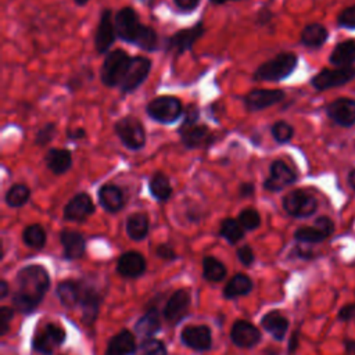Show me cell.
<instances>
[{
    "instance_id": "61",
    "label": "cell",
    "mask_w": 355,
    "mask_h": 355,
    "mask_svg": "<svg viewBox=\"0 0 355 355\" xmlns=\"http://www.w3.org/2000/svg\"><path fill=\"white\" fill-rule=\"evenodd\" d=\"M73 1H75V4H76V6H85L89 0H73Z\"/></svg>"
},
{
    "instance_id": "28",
    "label": "cell",
    "mask_w": 355,
    "mask_h": 355,
    "mask_svg": "<svg viewBox=\"0 0 355 355\" xmlns=\"http://www.w3.org/2000/svg\"><path fill=\"white\" fill-rule=\"evenodd\" d=\"M136 341L135 336L129 330H122L115 334L105 349V355H130L136 351Z\"/></svg>"
},
{
    "instance_id": "10",
    "label": "cell",
    "mask_w": 355,
    "mask_h": 355,
    "mask_svg": "<svg viewBox=\"0 0 355 355\" xmlns=\"http://www.w3.org/2000/svg\"><path fill=\"white\" fill-rule=\"evenodd\" d=\"M205 29L202 21L197 22L191 28H184L178 32H175L171 37H168L166 43V51L173 53L176 57L186 53L187 50H191L194 43L202 37Z\"/></svg>"
},
{
    "instance_id": "21",
    "label": "cell",
    "mask_w": 355,
    "mask_h": 355,
    "mask_svg": "<svg viewBox=\"0 0 355 355\" xmlns=\"http://www.w3.org/2000/svg\"><path fill=\"white\" fill-rule=\"evenodd\" d=\"M116 270L123 277H137L146 270V259L137 251L123 252L118 259Z\"/></svg>"
},
{
    "instance_id": "46",
    "label": "cell",
    "mask_w": 355,
    "mask_h": 355,
    "mask_svg": "<svg viewBox=\"0 0 355 355\" xmlns=\"http://www.w3.org/2000/svg\"><path fill=\"white\" fill-rule=\"evenodd\" d=\"M313 225H316L319 229H322L326 234H329V236H331L333 233H334V230H336V225H334V222H333V219L330 218V216H327V215H320V216H318L316 219H315V223Z\"/></svg>"
},
{
    "instance_id": "6",
    "label": "cell",
    "mask_w": 355,
    "mask_h": 355,
    "mask_svg": "<svg viewBox=\"0 0 355 355\" xmlns=\"http://www.w3.org/2000/svg\"><path fill=\"white\" fill-rule=\"evenodd\" d=\"M283 209L293 218H309L318 211V200L313 194L295 189L288 191L282 200Z\"/></svg>"
},
{
    "instance_id": "49",
    "label": "cell",
    "mask_w": 355,
    "mask_h": 355,
    "mask_svg": "<svg viewBox=\"0 0 355 355\" xmlns=\"http://www.w3.org/2000/svg\"><path fill=\"white\" fill-rule=\"evenodd\" d=\"M237 258L244 266H250L254 262V252L250 245H243L237 250Z\"/></svg>"
},
{
    "instance_id": "52",
    "label": "cell",
    "mask_w": 355,
    "mask_h": 355,
    "mask_svg": "<svg viewBox=\"0 0 355 355\" xmlns=\"http://www.w3.org/2000/svg\"><path fill=\"white\" fill-rule=\"evenodd\" d=\"M173 3L176 8L180 10L182 12H190L197 8L200 0H173Z\"/></svg>"
},
{
    "instance_id": "11",
    "label": "cell",
    "mask_w": 355,
    "mask_h": 355,
    "mask_svg": "<svg viewBox=\"0 0 355 355\" xmlns=\"http://www.w3.org/2000/svg\"><path fill=\"white\" fill-rule=\"evenodd\" d=\"M151 69V60L143 55H136L132 58L130 65L125 73V78L121 83V93L128 94L135 92L148 76Z\"/></svg>"
},
{
    "instance_id": "41",
    "label": "cell",
    "mask_w": 355,
    "mask_h": 355,
    "mask_svg": "<svg viewBox=\"0 0 355 355\" xmlns=\"http://www.w3.org/2000/svg\"><path fill=\"white\" fill-rule=\"evenodd\" d=\"M270 133L277 143L284 144L293 139L294 128L286 121H276L270 128Z\"/></svg>"
},
{
    "instance_id": "9",
    "label": "cell",
    "mask_w": 355,
    "mask_h": 355,
    "mask_svg": "<svg viewBox=\"0 0 355 355\" xmlns=\"http://www.w3.org/2000/svg\"><path fill=\"white\" fill-rule=\"evenodd\" d=\"M65 340V331L61 326L54 323H47L42 330H39L33 340L32 348L43 355H51L57 347Z\"/></svg>"
},
{
    "instance_id": "23",
    "label": "cell",
    "mask_w": 355,
    "mask_h": 355,
    "mask_svg": "<svg viewBox=\"0 0 355 355\" xmlns=\"http://www.w3.org/2000/svg\"><path fill=\"white\" fill-rule=\"evenodd\" d=\"M329 62L337 68L352 67L355 62V40L347 39L337 43L329 55Z\"/></svg>"
},
{
    "instance_id": "22",
    "label": "cell",
    "mask_w": 355,
    "mask_h": 355,
    "mask_svg": "<svg viewBox=\"0 0 355 355\" xmlns=\"http://www.w3.org/2000/svg\"><path fill=\"white\" fill-rule=\"evenodd\" d=\"M44 164L54 175H64L72 165V154L67 148L53 147L47 150L44 155Z\"/></svg>"
},
{
    "instance_id": "42",
    "label": "cell",
    "mask_w": 355,
    "mask_h": 355,
    "mask_svg": "<svg viewBox=\"0 0 355 355\" xmlns=\"http://www.w3.org/2000/svg\"><path fill=\"white\" fill-rule=\"evenodd\" d=\"M239 223L243 226L244 230H254L261 225V216L257 209L245 208L239 214Z\"/></svg>"
},
{
    "instance_id": "53",
    "label": "cell",
    "mask_w": 355,
    "mask_h": 355,
    "mask_svg": "<svg viewBox=\"0 0 355 355\" xmlns=\"http://www.w3.org/2000/svg\"><path fill=\"white\" fill-rule=\"evenodd\" d=\"M293 254H294L297 258H301V259H312V258H315V252H313L311 248H306L305 244L297 245V247L293 250Z\"/></svg>"
},
{
    "instance_id": "1",
    "label": "cell",
    "mask_w": 355,
    "mask_h": 355,
    "mask_svg": "<svg viewBox=\"0 0 355 355\" xmlns=\"http://www.w3.org/2000/svg\"><path fill=\"white\" fill-rule=\"evenodd\" d=\"M50 286L47 270L40 265H28L17 275V290L12 297L14 306L24 313L32 312L43 300Z\"/></svg>"
},
{
    "instance_id": "50",
    "label": "cell",
    "mask_w": 355,
    "mask_h": 355,
    "mask_svg": "<svg viewBox=\"0 0 355 355\" xmlns=\"http://www.w3.org/2000/svg\"><path fill=\"white\" fill-rule=\"evenodd\" d=\"M257 24L259 25V26H263V25H266V24H269L270 21H272V18H273V12L269 10V7H266V6H263L258 12H257Z\"/></svg>"
},
{
    "instance_id": "31",
    "label": "cell",
    "mask_w": 355,
    "mask_h": 355,
    "mask_svg": "<svg viewBox=\"0 0 355 355\" xmlns=\"http://www.w3.org/2000/svg\"><path fill=\"white\" fill-rule=\"evenodd\" d=\"M251 290H252L251 279L244 273H237L225 286L223 295L225 298H237L248 294Z\"/></svg>"
},
{
    "instance_id": "45",
    "label": "cell",
    "mask_w": 355,
    "mask_h": 355,
    "mask_svg": "<svg viewBox=\"0 0 355 355\" xmlns=\"http://www.w3.org/2000/svg\"><path fill=\"white\" fill-rule=\"evenodd\" d=\"M337 319L338 322H343V323L355 320V302L344 304L337 312Z\"/></svg>"
},
{
    "instance_id": "2",
    "label": "cell",
    "mask_w": 355,
    "mask_h": 355,
    "mask_svg": "<svg viewBox=\"0 0 355 355\" xmlns=\"http://www.w3.org/2000/svg\"><path fill=\"white\" fill-rule=\"evenodd\" d=\"M115 28L118 37L126 43H132L146 51H155L158 49L157 32L151 26L141 24L132 7H123L116 12Z\"/></svg>"
},
{
    "instance_id": "55",
    "label": "cell",
    "mask_w": 355,
    "mask_h": 355,
    "mask_svg": "<svg viewBox=\"0 0 355 355\" xmlns=\"http://www.w3.org/2000/svg\"><path fill=\"white\" fill-rule=\"evenodd\" d=\"M254 191H255V187L252 183L245 182V183L240 184V189H239L240 197H251L254 194Z\"/></svg>"
},
{
    "instance_id": "7",
    "label": "cell",
    "mask_w": 355,
    "mask_h": 355,
    "mask_svg": "<svg viewBox=\"0 0 355 355\" xmlns=\"http://www.w3.org/2000/svg\"><path fill=\"white\" fill-rule=\"evenodd\" d=\"M114 130L121 143L129 150L136 151L146 144V130L141 122L133 115H126L116 121Z\"/></svg>"
},
{
    "instance_id": "25",
    "label": "cell",
    "mask_w": 355,
    "mask_h": 355,
    "mask_svg": "<svg viewBox=\"0 0 355 355\" xmlns=\"http://www.w3.org/2000/svg\"><path fill=\"white\" fill-rule=\"evenodd\" d=\"M100 205L108 212H118L123 208L125 197L122 190L115 184H103L98 190Z\"/></svg>"
},
{
    "instance_id": "56",
    "label": "cell",
    "mask_w": 355,
    "mask_h": 355,
    "mask_svg": "<svg viewBox=\"0 0 355 355\" xmlns=\"http://www.w3.org/2000/svg\"><path fill=\"white\" fill-rule=\"evenodd\" d=\"M343 344L345 355H355V338H345Z\"/></svg>"
},
{
    "instance_id": "60",
    "label": "cell",
    "mask_w": 355,
    "mask_h": 355,
    "mask_svg": "<svg viewBox=\"0 0 355 355\" xmlns=\"http://www.w3.org/2000/svg\"><path fill=\"white\" fill-rule=\"evenodd\" d=\"M214 4H226L229 1H240V0H209Z\"/></svg>"
},
{
    "instance_id": "26",
    "label": "cell",
    "mask_w": 355,
    "mask_h": 355,
    "mask_svg": "<svg viewBox=\"0 0 355 355\" xmlns=\"http://www.w3.org/2000/svg\"><path fill=\"white\" fill-rule=\"evenodd\" d=\"M60 240L64 248V255L68 259H78L83 255L86 248V241L83 236L73 230H62Z\"/></svg>"
},
{
    "instance_id": "59",
    "label": "cell",
    "mask_w": 355,
    "mask_h": 355,
    "mask_svg": "<svg viewBox=\"0 0 355 355\" xmlns=\"http://www.w3.org/2000/svg\"><path fill=\"white\" fill-rule=\"evenodd\" d=\"M8 294V284L6 280L0 282V298H6V295Z\"/></svg>"
},
{
    "instance_id": "16",
    "label": "cell",
    "mask_w": 355,
    "mask_h": 355,
    "mask_svg": "<svg viewBox=\"0 0 355 355\" xmlns=\"http://www.w3.org/2000/svg\"><path fill=\"white\" fill-rule=\"evenodd\" d=\"M286 97L280 89H254L244 97V105L250 111H261L280 103Z\"/></svg>"
},
{
    "instance_id": "57",
    "label": "cell",
    "mask_w": 355,
    "mask_h": 355,
    "mask_svg": "<svg viewBox=\"0 0 355 355\" xmlns=\"http://www.w3.org/2000/svg\"><path fill=\"white\" fill-rule=\"evenodd\" d=\"M298 338H300V333L298 330H295L293 334H291V338H290V343H288V354H293L297 347H298Z\"/></svg>"
},
{
    "instance_id": "19",
    "label": "cell",
    "mask_w": 355,
    "mask_h": 355,
    "mask_svg": "<svg viewBox=\"0 0 355 355\" xmlns=\"http://www.w3.org/2000/svg\"><path fill=\"white\" fill-rule=\"evenodd\" d=\"M180 338L183 344H186L187 347L196 351H207L211 348V344H212L211 330L204 324L184 327L182 330Z\"/></svg>"
},
{
    "instance_id": "5",
    "label": "cell",
    "mask_w": 355,
    "mask_h": 355,
    "mask_svg": "<svg viewBox=\"0 0 355 355\" xmlns=\"http://www.w3.org/2000/svg\"><path fill=\"white\" fill-rule=\"evenodd\" d=\"M146 112L159 123H173L182 116L183 105L175 96H159L147 104Z\"/></svg>"
},
{
    "instance_id": "17",
    "label": "cell",
    "mask_w": 355,
    "mask_h": 355,
    "mask_svg": "<svg viewBox=\"0 0 355 355\" xmlns=\"http://www.w3.org/2000/svg\"><path fill=\"white\" fill-rule=\"evenodd\" d=\"M94 212V202L87 193L75 194L64 208V218L73 222H82Z\"/></svg>"
},
{
    "instance_id": "34",
    "label": "cell",
    "mask_w": 355,
    "mask_h": 355,
    "mask_svg": "<svg viewBox=\"0 0 355 355\" xmlns=\"http://www.w3.org/2000/svg\"><path fill=\"white\" fill-rule=\"evenodd\" d=\"M161 327L159 315L157 309L147 311L136 323L135 331L141 337H151L154 336Z\"/></svg>"
},
{
    "instance_id": "36",
    "label": "cell",
    "mask_w": 355,
    "mask_h": 355,
    "mask_svg": "<svg viewBox=\"0 0 355 355\" xmlns=\"http://www.w3.org/2000/svg\"><path fill=\"white\" fill-rule=\"evenodd\" d=\"M29 197H31L29 187L24 183H15L7 190L6 202L8 207L18 208V207H22L24 204H26Z\"/></svg>"
},
{
    "instance_id": "44",
    "label": "cell",
    "mask_w": 355,
    "mask_h": 355,
    "mask_svg": "<svg viewBox=\"0 0 355 355\" xmlns=\"http://www.w3.org/2000/svg\"><path fill=\"white\" fill-rule=\"evenodd\" d=\"M337 25L344 29H355V4L345 7L338 12Z\"/></svg>"
},
{
    "instance_id": "43",
    "label": "cell",
    "mask_w": 355,
    "mask_h": 355,
    "mask_svg": "<svg viewBox=\"0 0 355 355\" xmlns=\"http://www.w3.org/2000/svg\"><path fill=\"white\" fill-rule=\"evenodd\" d=\"M57 133V129H55V123L53 122H49L46 123L44 126H42L37 132H36V136H35V144L39 146V147H43L46 144H49L54 136Z\"/></svg>"
},
{
    "instance_id": "20",
    "label": "cell",
    "mask_w": 355,
    "mask_h": 355,
    "mask_svg": "<svg viewBox=\"0 0 355 355\" xmlns=\"http://www.w3.org/2000/svg\"><path fill=\"white\" fill-rule=\"evenodd\" d=\"M233 344L241 348H251L261 340L259 330L247 320H237L230 331Z\"/></svg>"
},
{
    "instance_id": "48",
    "label": "cell",
    "mask_w": 355,
    "mask_h": 355,
    "mask_svg": "<svg viewBox=\"0 0 355 355\" xmlns=\"http://www.w3.org/2000/svg\"><path fill=\"white\" fill-rule=\"evenodd\" d=\"M200 116V110L196 104H189V107L184 111V116H183V122L180 125H190V123H196L198 121Z\"/></svg>"
},
{
    "instance_id": "51",
    "label": "cell",
    "mask_w": 355,
    "mask_h": 355,
    "mask_svg": "<svg viewBox=\"0 0 355 355\" xmlns=\"http://www.w3.org/2000/svg\"><path fill=\"white\" fill-rule=\"evenodd\" d=\"M157 255L162 259H166V261H171V259H175L176 258V254L173 251V248L169 245V244H159L155 250Z\"/></svg>"
},
{
    "instance_id": "4",
    "label": "cell",
    "mask_w": 355,
    "mask_h": 355,
    "mask_svg": "<svg viewBox=\"0 0 355 355\" xmlns=\"http://www.w3.org/2000/svg\"><path fill=\"white\" fill-rule=\"evenodd\" d=\"M132 57L121 49L112 50L107 54L100 69L101 82L108 87L121 86L125 73L130 65Z\"/></svg>"
},
{
    "instance_id": "35",
    "label": "cell",
    "mask_w": 355,
    "mask_h": 355,
    "mask_svg": "<svg viewBox=\"0 0 355 355\" xmlns=\"http://www.w3.org/2000/svg\"><path fill=\"white\" fill-rule=\"evenodd\" d=\"M330 236L326 234L316 225L313 226H301L294 232V239L301 244H319L327 240Z\"/></svg>"
},
{
    "instance_id": "13",
    "label": "cell",
    "mask_w": 355,
    "mask_h": 355,
    "mask_svg": "<svg viewBox=\"0 0 355 355\" xmlns=\"http://www.w3.org/2000/svg\"><path fill=\"white\" fill-rule=\"evenodd\" d=\"M116 28H115V18L112 17V11L105 8L100 14L96 36H94V46L98 54L107 53L116 39Z\"/></svg>"
},
{
    "instance_id": "40",
    "label": "cell",
    "mask_w": 355,
    "mask_h": 355,
    "mask_svg": "<svg viewBox=\"0 0 355 355\" xmlns=\"http://www.w3.org/2000/svg\"><path fill=\"white\" fill-rule=\"evenodd\" d=\"M133 355H166V348L162 341L157 338H147L137 345Z\"/></svg>"
},
{
    "instance_id": "54",
    "label": "cell",
    "mask_w": 355,
    "mask_h": 355,
    "mask_svg": "<svg viewBox=\"0 0 355 355\" xmlns=\"http://www.w3.org/2000/svg\"><path fill=\"white\" fill-rule=\"evenodd\" d=\"M86 137V130L83 128L76 129H68L67 130V139L68 140H82Z\"/></svg>"
},
{
    "instance_id": "30",
    "label": "cell",
    "mask_w": 355,
    "mask_h": 355,
    "mask_svg": "<svg viewBox=\"0 0 355 355\" xmlns=\"http://www.w3.org/2000/svg\"><path fill=\"white\" fill-rule=\"evenodd\" d=\"M148 190H150L151 196H153L155 200L161 201V202L169 200L171 196H172V186H171V182H169L168 176H165V175H164L162 172H159V171L155 172V173L151 176V179H150V182H148Z\"/></svg>"
},
{
    "instance_id": "39",
    "label": "cell",
    "mask_w": 355,
    "mask_h": 355,
    "mask_svg": "<svg viewBox=\"0 0 355 355\" xmlns=\"http://www.w3.org/2000/svg\"><path fill=\"white\" fill-rule=\"evenodd\" d=\"M219 234L226 239L230 244L237 243L239 240L243 239L244 236V229L243 226L239 223V220L232 219V218H226L222 220L220 223V229H219Z\"/></svg>"
},
{
    "instance_id": "12",
    "label": "cell",
    "mask_w": 355,
    "mask_h": 355,
    "mask_svg": "<svg viewBox=\"0 0 355 355\" xmlns=\"http://www.w3.org/2000/svg\"><path fill=\"white\" fill-rule=\"evenodd\" d=\"M297 182V173L282 159H275L269 168V176L263 182V189L277 193Z\"/></svg>"
},
{
    "instance_id": "15",
    "label": "cell",
    "mask_w": 355,
    "mask_h": 355,
    "mask_svg": "<svg viewBox=\"0 0 355 355\" xmlns=\"http://www.w3.org/2000/svg\"><path fill=\"white\" fill-rule=\"evenodd\" d=\"M179 136L183 146L187 150H194L198 147L209 146L212 141V133L209 128L204 123H190V125H180L179 126Z\"/></svg>"
},
{
    "instance_id": "58",
    "label": "cell",
    "mask_w": 355,
    "mask_h": 355,
    "mask_svg": "<svg viewBox=\"0 0 355 355\" xmlns=\"http://www.w3.org/2000/svg\"><path fill=\"white\" fill-rule=\"evenodd\" d=\"M347 180H348V184H349V187H351V189L355 191V168H354V169H351V171L348 172Z\"/></svg>"
},
{
    "instance_id": "37",
    "label": "cell",
    "mask_w": 355,
    "mask_h": 355,
    "mask_svg": "<svg viewBox=\"0 0 355 355\" xmlns=\"http://www.w3.org/2000/svg\"><path fill=\"white\" fill-rule=\"evenodd\" d=\"M202 275L207 280L220 282L226 276L225 265L214 257H205L202 259Z\"/></svg>"
},
{
    "instance_id": "18",
    "label": "cell",
    "mask_w": 355,
    "mask_h": 355,
    "mask_svg": "<svg viewBox=\"0 0 355 355\" xmlns=\"http://www.w3.org/2000/svg\"><path fill=\"white\" fill-rule=\"evenodd\" d=\"M189 305H190V295H189V293L186 290H183V288L175 291L169 297V300H168V302H166V305L164 308L165 319L169 323H172V324L179 323L187 315Z\"/></svg>"
},
{
    "instance_id": "3",
    "label": "cell",
    "mask_w": 355,
    "mask_h": 355,
    "mask_svg": "<svg viewBox=\"0 0 355 355\" xmlns=\"http://www.w3.org/2000/svg\"><path fill=\"white\" fill-rule=\"evenodd\" d=\"M298 65V57L294 53L283 51L273 58L262 62L254 72L258 82H279L288 78Z\"/></svg>"
},
{
    "instance_id": "27",
    "label": "cell",
    "mask_w": 355,
    "mask_h": 355,
    "mask_svg": "<svg viewBox=\"0 0 355 355\" xmlns=\"http://www.w3.org/2000/svg\"><path fill=\"white\" fill-rule=\"evenodd\" d=\"M261 324L277 341H282L288 330V319L279 311H270L263 315Z\"/></svg>"
},
{
    "instance_id": "14",
    "label": "cell",
    "mask_w": 355,
    "mask_h": 355,
    "mask_svg": "<svg viewBox=\"0 0 355 355\" xmlns=\"http://www.w3.org/2000/svg\"><path fill=\"white\" fill-rule=\"evenodd\" d=\"M327 116L343 128H351L355 125V98L340 97L333 100L326 107Z\"/></svg>"
},
{
    "instance_id": "32",
    "label": "cell",
    "mask_w": 355,
    "mask_h": 355,
    "mask_svg": "<svg viewBox=\"0 0 355 355\" xmlns=\"http://www.w3.org/2000/svg\"><path fill=\"white\" fill-rule=\"evenodd\" d=\"M126 233L132 240H143L148 233V218L143 212L129 215L126 219Z\"/></svg>"
},
{
    "instance_id": "47",
    "label": "cell",
    "mask_w": 355,
    "mask_h": 355,
    "mask_svg": "<svg viewBox=\"0 0 355 355\" xmlns=\"http://www.w3.org/2000/svg\"><path fill=\"white\" fill-rule=\"evenodd\" d=\"M12 315H14V311L8 306H3L0 309V323H1V327H0V333L1 334H6L8 331V327H10V322L12 319Z\"/></svg>"
},
{
    "instance_id": "38",
    "label": "cell",
    "mask_w": 355,
    "mask_h": 355,
    "mask_svg": "<svg viewBox=\"0 0 355 355\" xmlns=\"http://www.w3.org/2000/svg\"><path fill=\"white\" fill-rule=\"evenodd\" d=\"M22 240L28 247L42 248L46 244V232L37 223L29 225L22 232Z\"/></svg>"
},
{
    "instance_id": "33",
    "label": "cell",
    "mask_w": 355,
    "mask_h": 355,
    "mask_svg": "<svg viewBox=\"0 0 355 355\" xmlns=\"http://www.w3.org/2000/svg\"><path fill=\"white\" fill-rule=\"evenodd\" d=\"M80 293L82 287L72 280L61 282L57 286V297L64 306H75L76 304H79Z\"/></svg>"
},
{
    "instance_id": "8",
    "label": "cell",
    "mask_w": 355,
    "mask_h": 355,
    "mask_svg": "<svg viewBox=\"0 0 355 355\" xmlns=\"http://www.w3.org/2000/svg\"><path fill=\"white\" fill-rule=\"evenodd\" d=\"M355 79V67H344V68H336V69H329L323 68L319 71L316 75L312 76L311 79V86L319 92L333 89V87H340L351 80Z\"/></svg>"
},
{
    "instance_id": "24",
    "label": "cell",
    "mask_w": 355,
    "mask_h": 355,
    "mask_svg": "<svg viewBox=\"0 0 355 355\" xmlns=\"http://www.w3.org/2000/svg\"><path fill=\"white\" fill-rule=\"evenodd\" d=\"M329 37V31L324 25L312 22L302 28L300 35V42L308 49H320Z\"/></svg>"
},
{
    "instance_id": "29",
    "label": "cell",
    "mask_w": 355,
    "mask_h": 355,
    "mask_svg": "<svg viewBox=\"0 0 355 355\" xmlns=\"http://www.w3.org/2000/svg\"><path fill=\"white\" fill-rule=\"evenodd\" d=\"M82 311H83V320L85 323H93L98 313L100 306V297L98 294L90 287H82L80 301H79Z\"/></svg>"
}]
</instances>
